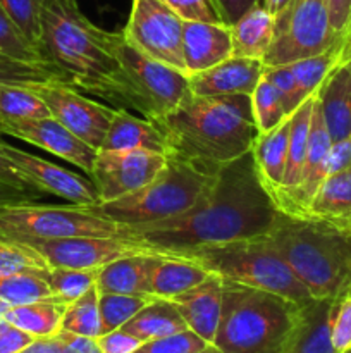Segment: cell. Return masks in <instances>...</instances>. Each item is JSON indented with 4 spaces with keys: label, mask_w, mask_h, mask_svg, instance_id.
Segmentation results:
<instances>
[{
    "label": "cell",
    "mask_w": 351,
    "mask_h": 353,
    "mask_svg": "<svg viewBox=\"0 0 351 353\" xmlns=\"http://www.w3.org/2000/svg\"><path fill=\"white\" fill-rule=\"evenodd\" d=\"M279 214L281 209L260 179L250 150L222 165L191 209L157 223L123 226L119 238L155 254L179 255L202 247L265 236Z\"/></svg>",
    "instance_id": "cell-1"
},
{
    "label": "cell",
    "mask_w": 351,
    "mask_h": 353,
    "mask_svg": "<svg viewBox=\"0 0 351 353\" xmlns=\"http://www.w3.org/2000/svg\"><path fill=\"white\" fill-rule=\"evenodd\" d=\"M119 31L93 24L76 0H43L40 52L64 81L114 109H127L123 68L116 55Z\"/></svg>",
    "instance_id": "cell-2"
},
{
    "label": "cell",
    "mask_w": 351,
    "mask_h": 353,
    "mask_svg": "<svg viewBox=\"0 0 351 353\" xmlns=\"http://www.w3.org/2000/svg\"><path fill=\"white\" fill-rule=\"evenodd\" d=\"M169 154L209 172L236 161L253 148L258 137L250 95H193L157 123Z\"/></svg>",
    "instance_id": "cell-3"
},
{
    "label": "cell",
    "mask_w": 351,
    "mask_h": 353,
    "mask_svg": "<svg viewBox=\"0 0 351 353\" xmlns=\"http://www.w3.org/2000/svg\"><path fill=\"white\" fill-rule=\"evenodd\" d=\"M267 238L312 299L336 300L351 292L350 228L281 210Z\"/></svg>",
    "instance_id": "cell-4"
},
{
    "label": "cell",
    "mask_w": 351,
    "mask_h": 353,
    "mask_svg": "<svg viewBox=\"0 0 351 353\" xmlns=\"http://www.w3.org/2000/svg\"><path fill=\"white\" fill-rule=\"evenodd\" d=\"M303 305L275 293L224 281L215 345L222 353H284Z\"/></svg>",
    "instance_id": "cell-5"
},
{
    "label": "cell",
    "mask_w": 351,
    "mask_h": 353,
    "mask_svg": "<svg viewBox=\"0 0 351 353\" xmlns=\"http://www.w3.org/2000/svg\"><path fill=\"white\" fill-rule=\"evenodd\" d=\"M215 172L167 154V164L138 192L123 199L89 205L86 209L119 226H138L176 217L191 209L210 188Z\"/></svg>",
    "instance_id": "cell-6"
},
{
    "label": "cell",
    "mask_w": 351,
    "mask_h": 353,
    "mask_svg": "<svg viewBox=\"0 0 351 353\" xmlns=\"http://www.w3.org/2000/svg\"><path fill=\"white\" fill-rule=\"evenodd\" d=\"M176 257L188 259L212 274L220 276L227 283L265 290L298 305H306L315 300L272 247L267 234L213 247H202Z\"/></svg>",
    "instance_id": "cell-7"
},
{
    "label": "cell",
    "mask_w": 351,
    "mask_h": 353,
    "mask_svg": "<svg viewBox=\"0 0 351 353\" xmlns=\"http://www.w3.org/2000/svg\"><path fill=\"white\" fill-rule=\"evenodd\" d=\"M116 55L123 68L127 110L157 123L189 95V78L184 72L147 57L131 47L119 31Z\"/></svg>",
    "instance_id": "cell-8"
},
{
    "label": "cell",
    "mask_w": 351,
    "mask_h": 353,
    "mask_svg": "<svg viewBox=\"0 0 351 353\" xmlns=\"http://www.w3.org/2000/svg\"><path fill=\"white\" fill-rule=\"evenodd\" d=\"M120 228L114 221L89 212L79 205H41L17 203L0 209V241L14 243L26 238L67 236H119Z\"/></svg>",
    "instance_id": "cell-9"
},
{
    "label": "cell",
    "mask_w": 351,
    "mask_h": 353,
    "mask_svg": "<svg viewBox=\"0 0 351 353\" xmlns=\"http://www.w3.org/2000/svg\"><path fill=\"white\" fill-rule=\"evenodd\" d=\"M274 17L275 31L265 65H289L322 54L344 37L330 24L326 0H292Z\"/></svg>",
    "instance_id": "cell-10"
},
{
    "label": "cell",
    "mask_w": 351,
    "mask_h": 353,
    "mask_svg": "<svg viewBox=\"0 0 351 353\" xmlns=\"http://www.w3.org/2000/svg\"><path fill=\"white\" fill-rule=\"evenodd\" d=\"M184 21L164 0H131L123 37L147 57L184 72L182 61ZM188 76V74H186Z\"/></svg>",
    "instance_id": "cell-11"
},
{
    "label": "cell",
    "mask_w": 351,
    "mask_h": 353,
    "mask_svg": "<svg viewBox=\"0 0 351 353\" xmlns=\"http://www.w3.org/2000/svg\"><path fill=\"white\" fill-rule=\"evenodd\" d=\"M28 88L43 100L54 119L89 147L100 150L116 110L114 107L96 102L62 79L31 83Z\"/></svg>",
    "instance_id": "cell-12"
},
{
    "label": "cell",
    "mask_w": 351,
    "mask_h": 353,
    "mask_svg": "<svg viewBox=\"0 0 351 353\" xmlns=\"http://www.w3.org/2000/svg\"><path fill=\"white\" fill-rule=\"evenodd\" d=\"M167 164V155L145 150H98L89 179L98 193V203L112 202L138 192Z\"/></svg>",
    "instance_id": "cell-13"
},
{
    "label": "cell",
    "mask_w": 351,
    "mask_h": 353,
    "mask_svg": "<svg viewBox=\"0 0 351 353\" xmlns=\"http://www.w3.org/2000/svg\"><path fill=\"white\" fill-rule=\"evenodd\" d=\"M26 245L45 259L48 268L98 271L124 255L148 252L141 245L124 238L109 236H67V238H26L14 241Z\"/></svg>",
    "instance_id": "cell-14"
},
{
    "label": "cell",
    "mask_w": 351,
    "mask_h": 353,
    "mask_svg": "<svg viewBox=\"0 0 351 353\" xmlns=\"http://www.w3.org/2000/svg\"><path fill=\"white\" fill-rule=\"evenodd\" d=\"M2 152L12 162L14 168L43 193L58 196L72 205L89 207L100 202L98 193L92 179L69 171L55 162H48L38 155L17 148L2 140Z\"/></svg>",
    "instance_id": "cell-15"
},
{
    "label": "cell",
    "mask_w": 351,
    "mask_h": 353,
    "mask_svg": "<svg viewBox=\"0 0 351 353\" xmlns=\"http://www.w3.org/2000/svg\"><path fill=\"white\" fill-rule=\"evenodd\" d=\"M0 131L7 137L17 138V140H23L26 143L50 152L55 157L81 169L86 176H89L92 172L93 161L98 152L96 148L85 143L81 138L76 137L74 133H71L54 117L0 123Z\"/></svg>",
    "instance_id": "cell-16"
},
{
    "label": "cell",
    "mask_w": 351,
    "mask_h": 353,
    "mask_svg": "<svg viewBox=\"0 0 351 353\" xmlns=\"http://www.w3.org/2000/svg\"><path fill=\"white\" fill-rule=\"evenodd\" d=\"M265 64L260 59L231 55L213 68L188 76L193 95H251L264 78Z\"/></svg>",
    "instance_id": "cell-17"
},
{
    "label": "cell",
    "mask_w": 351,
    "mask_h": 353,
    "mask_svg": "<svg viewBox=\"0 0 351 353\" xmlns=\"http://www.w3.org/2000/svg\"><path fill=\"white\" fill-rule=\"evenodd\" d=\"M224 279L210 272L200 285L171 299L189 331L212 345L222 312Z\"/></svg>",
    "instance_id": "cell-18"
},
{
    "label": "cell",
    "mask_w": 351,
    "mask_h": 353,
    "mask_svg": "<svg viewBox=\"0 0 351 353\" xmlns=\"http://www.w3.org/2000/svg\"><path fill=\"white\" fill-rule=\"evenodd\" d=\"M233 55L231 28L224 23L184 21L182 26V61L186 74L191 76L213 68Z\"/></svg>",
    "instance_id": "cell-19"
},
{
    "label": "cell",
    "mask_w": 351,
    "mask_h": 353,
    "mask_svg": "<svg viewBox=\"0 0 351 353\" xmlns=\"http://www.w3.org/2000/svg\"><path fill=\"white\" fill-rule=\"evenodd\" d=\"M317 102L332 143L351 138V43L350 54L317 90Z\"/></svg>",
    "instance_id": "cell-20"
},
{
    "label": "cell",
    "mask_w": 351,
    "mask_h": 353,
    "mask_svg": "<svg viewBox=\"0 0 351 353\" xmlns=\"http://www.w3.org/2000/svg\"><path fill=\"white\" fill-rule=\"evenodd\" d=\"M100 150H145L167 155L169 145L157 124L127 109H116Z\"/></svg>",
    "instance_id": "cell-21"
},
{
    "label": "cell",
    "mask_w": 351,
    "mask_h": 353,
    "mask_svg": "<svg viewBox=\"0 0 351 353\" xmlns=\"http://www.w3.org/2000/svg\"><path fill=\"white\" fill-rule=\"evenodd\" d=\"M155 261V252H140L116 259L96 271V288L100 293L150 296L148 285Z\"/></svg>",
    "instance_id": "cell-22"
},
{
    "label": "cell",
    "mask_w": 351,
    "mask_h": 353,
    "mask_svg": "<svg viewBox=\"0 0 351 353\" xmlns=\"http://www.w3.org/2000/svg\"><path fill=\"white\" fill-rule=\"evenodd\" d=\"M289 128H291V121L286 117L274 130L258 134L251 148L260 179L274 196V200L284 181L289 152Z\"/></svg>",
    "instance_id": "cell-23"
},
{
    "label": "cell",
    "mask_w": 351,
    "mask_h": 353,
    "mask_svg": "<svg viewBox=\"0 0 351 353\" xmlns=\"http://www.w3.org/2000/svg\"><path fill=\"white\" fill-rule=\"evenodd\" d=\"M303 216L351 230V168L326 176Z\"/></svg>",
    "instance_id": "cell-24"
},
{
    "label": "cell",
    "mask_w": 351,
    "mask_h": 353,
    "mask_svg": "<svg viewBox=\"0 0 351 353\" xmlns=\"http://www.w3.org/2000/svg\"><path fill=\"white\" fill-rule=\"evenodd\" d=\"M229 28L233 55L264 61L275 31V17L268 12L264 2L246 10Z\"/></svg>",
    "instance_id": "cell-25"
},
{
    "label": "cell",
    "mask_w": 351,
    "mask_h": 353,
    "mask_svg": "<svg viewBox=\"0 0 351 353\" xmlns=\"http://www.w3.org/2000/svg\"><path fill=\"white\" fill-rule=\"evenodd\" d=\"M209 274L210 272L206 269L188 259L157 254V261L150 274V285H148L150 296L171 300L200 285Z\"/></svg>",
    "instance_id": "cell-26"
},
{
    "label": "cell",
    "mask_w": 351,
    "mask_h": 353,
    "mask_svg": "<svg viewBox=\"0 0 351 353\" xmlns=\"http://www.w3.org/2000/svg\"><path fill=\"white\" fill-rule=\"evenodd\" d=\"M334 300H312L303 305L295 336L284 353H336L330 341Z\"/></svg>",
    "instance_id": "cell-27"
},
{
    "label": "cell",
    "mask_w": 351,
    "mask_h": 353,
    "mask_svg": "<svg viewBox=\"0 0 351 353\" xmlns=\"http://www.w3.org/2000/svg\"><path fill=\"white\" fill-rule=\"evenodd\" d=\"M120 330L127 331L145 343V341L181 333L188 330V326L174 302L165 299H153Z\"/></svg>",
    "instance_id": "cell-28"
},
{
    "label": "cell",
    "mask_w": 351,
    "mask_h": 353,
    "mask_svg": "<svg viewBox=\"0 0 351 353\" xmlns=\"http://www.w3.org/2000/svg\"><path fill=\"white\" fill-rule=\"evenodd\" d=\"M65 303L57 300H41V302L9 307L3 314V319L38 340V338H52L61 331Z\"/></svg>",
    "instance_id": "cell-29"
},
{
    "label": "cell",
    "mask_w": 351,
    "mask_h": 353,
    "mask_svg": "<svg viewBox=\"0 0 351 353\" xmlns=\"http://www.w3.org/2000/svg\"><path fill=\"white\" fill-rule=\"evenodd\" d=\"M348 54H350V31H346L344 37L341 38L334 47H330L329 50L289 64L292 76H295L296 79V85H298L301 99L306 100L308 97L315 95L317 90L320 88V85H322L323 81H326L327 76L332 72V69L336 68Z\"/></svg>",
    "instance_id": "cell-30"
},
{
    "label": "cell",
    "mask_w": 351,
    "mask_h": 353,
    "mask_svg": "<svg viewBox=\"0 0 351 353\" xmlns=\"http://www.w3.org/2000/svg\"><path fill=\"white\" fill-rule=\"evenodd\" d=\"M315 95L308 97L295 112L289 116L291 128H289V152H288V164H286L284 181H282L281 190L275 195V202L281 195L291 192L299 181L303 164L306 157V147H308V133L310 123H312V110Z\"/></svg>",
    "instance_id": "cell-31"
},
{
    "label": "cell",
    "mask_w": 351,
    "mask_h": 353,
    "mask_svg": "<svg viewBox=\"0 0 351 353\" xmlns=\"http://www.w3.org/2000/svg\"><path fill=\"white\" fill-rule=\"evenodd\" d=\"M52 117L43 100L23 85H0V123L33 121Z\"/></svg>",
    "instance_id": "cell-32"
},
{
    "label": "cell",
    "mask_w": 351,
    "mask_h": 353,
    "mask_svg": "<svg viewBox=\"0 0 351 353\" xmlns=\"http://www.w3.org/2000/svg\"><path fill=\"white\" fill-rule=\"evenodd\" d=\"M40 272L41 271L17 272V274L0 276V302L9 307H16L31 302H41V300H57Z\"/></svg>",
    "instance_id": "cell-33"
},
{
    "label": "cell",
    "mask_w": 351,
    "mask_h": 353,
    "mask_svg": "<svg viewBox=\"0 0 351 353\" xmlns=\"http://www.w3.org/2000/svg\"><path fill=\"white\" fill-rule=\"evenodd\" d=\"M100 292L96 285L89 292L79 296L74 302L67 303L62 316V331L79 334V336L98 338L102 336V319L98 307Z\"/></svg>",
    "instance_id": "cell-34"
},
{
    "label": "cell",
    "mask_w": 351,
    "mask_h": 353,
    "mask_svg": "<svg viewBox=\"0 0 351 353\" xmlns=\"http://www.w3.org/2000/svg\"><path fill=\"white\" fill-rule=\"evenodd\" d=\"M61 303H71L96 285V271L50 268L40 272Z\"/></svg>",
    "instance_id": "cell-35"
},
{
    "label": "cell",
    "mask_w": 351,
    "mask_h": 353,
    "mask_svg": "<svg viewBox=\"0 0 351 353\" xmlns=\"http://www.w3.org/2000/svg\"><path fill=\"white\" fill-rule=\"evenodd\" d=\"M150 300L153 299L141 295H123V293H100L98 307L100 319H102V334L123 327Z\"/></svg>",
    "instance_id": "cell-36"
},
{
    "label": "cell",
    "mask_w": 351,
    "mask_h": 353,
    "mask_svg": "<svg viewBox=\"0 0 351 353\" xmlns=\"http://www.w3.org/2000/svg\"><path fill=\"white\" fill-rule=\"evenodd\" d=\"M250 99L251 112H253V119L255 124H257L258 134L274 130L286 117H289L284 105H282V100L279 97L277 90L270 85V81L267 78L260 79V83L253 90Z\"/></svg>",
    "instance_id": "cell-37"
},
{
    "label": "cell",
    "mask_w": 351,
    "mask_h": 353,
    "mask_svg": "<svg viewBox=\"0 0 351 353\" xmlns=\"http://www.w3.org/2000/svg\"><path fill=\"white\" fill-rule=\"evenodd\" d=\"M62 79L64 76L57 68L45 62H21L14 59L0 55V85H23L28 86L31 83L47 81V79Z\"/></svg>",
    "instance_id": "cell-38"
},
{
    "label": "cell",
    "mask_w": 351,
    "mask_h": 353,
    "mask_svg": "<svg viewBox=\"0 0 351 353\" xmlns=\"http://www.w3.org/2000/svg\"><path fill=\"white\" fill-rule=\"evenodd\" d=\"M0 6L9 14L14 24L19 28L24 38L40 52L43 0H0Z\"/></svg>",
    "instance_id": "cell-39"
},
{
    "label": "cell",
    "mask_w": 351,
    "mask_h": 353,
    "mask_svg": "<svg viewBox=\"0 0 351 353\" xmlns=\"http://www.w3.org/2000/svg\"><path fill=\"white\" fill-rule=\"evenodd\" d=\"M0 54L21 62H45L43 55L24 38L9 14L0 6ZM52 65V64H50Z\"/></svg>",
    "instance_id": "cell-40"
},
{
    "label": "cell",
    "mask_w": 351,
    "mask_h": 353,
    "mask_svg": "<svg viewBox=\"0 0 351 353\" xmlns=\"http://www.w3.org/2000/svg\"><path fill=\"white\" fill-rule=\"evenodd\" d=\"M50 269L45 259L33 248L19 243L0 241V276L17 272H38Z\"/></svg>",
    "instance_id": "cell-41"
},
{
    "label": "cell",
    "mask_w": 351,
    "mask_h": 353,
    "mask_svg": "<svg viewBox=\"0 0 351 353\" xmlns=\"http://www.w3.org/2000/svg\"><path fill=\"white\" fill-rule=\"evenodd\" d=\"M206 347L209 343L205 340L196 336L193 331L184 330L171 336L145 341L134 353H198Z\"/></svg>",
    "instance_id": "cell-42"
},
{
    "label": "cell",
    "mask_w": 351,
    "mask_h": 353,
    "mask_svg": "<svg viewBox=\"0 0 351 353\" xmlns=\"http://www.w3.org/2000/svg\"><path fill=\"white\" fill-rule=\"evenodd\" d=\"M330 341L336 353L351 352V292L334 300L330 316Z\"/></svg>",
    "instance_id": "cell-43"
},
{
    "label": "cell",
    "mask_w": 351,
    "mask_h": 353,
    "mask_svg": "<svg viewBox=\"0 0 351 353\" xmlns=\"http://www.w3.org/2000/svg\"><path fill=\"white\" fill-rule=\"evenodd\" d=\"M264 78H267L270 85L277 90L288 116H291L305 102L299 95L298 85L289 65H265Z\"/></svg>",
    "instance_id": "cell-44"
},
{
    "label": "cell",
    "mask_w": 351,
    "mask_h": 353,
    "mask_svg": "<svg viewBox=\"0 0 351 353\" xmlns=\"http://www.w3.org/2000/svg\"><path fill=\"white\" fill-rule=\"evenodd\" d=\"M182 21L196 23H222L213 0H164Z\"/></svg>",
    "instance_id": "cell-45"
},
{
    "label": "cell",
    "mask_w": 351,
    "mask_h": 353,
    "mask_svg": "<svg viewBox=\"0 0 351 353\" xmlns=\"http://www.w3.org/2000/svg\"><path fill=\"white\" fill-rule=\"evenodd\" d=\"M96 341H98V347L102 353H134L143 343L136 336L120 330V327L116 331H110V333L102 334V336L96 338Z\"/></svg>",
    "instance_id": "cell-46"
},
{
    "label": "cell",
    "mask_w": 351,
    "mask_h": 353,
    "mask_svg": "<svg viewBox=\"0 0 351 353\" xmlns=\"http://www.w3.org/2000/svg\"><path fill=\"white\" fill-rule=\"evenodd\" d=\"M36 338L24 333L2 317L0 319V353H21Z\"/></svg>",
    "instance_id": "cell-47"
},
{
    "label": "cell",
    "mask_w": 351,
    "mask_h": 353,
    "mask_svg": "<svg viewBox=\"0 0 351 353\" xmlns=\"http://www.w3.org/2000/svg\"><path fill=\"white\" fill-rule=\"evenodd\" d=\"M0 181L7 183V185H12L16 188L24 190V192L36 193V195H43V192L34 188L19 171L12 165V162L6 157V154L2 152V131H0Z\"/></svg>",
    "instance_id": "cell-48"
},
{
    "label": "cell",
    "mask_w": 351,
    "mask_h": 353,
    "mask_svg": "<svg viewBox=\"0 0 351 353\" xmlns=\"http://www.w3.org/2000/svg\"><path fill=\"white\" fill-rule=\"evenodd\" d=\"M264 0H213V6H215L217 12H219L220 21L227 26L236 23L241 16H243L246 10H250L251 7L262 3Z\"/></svg>",
    "instance_id": "cell-49"
},
{
    "label": "cell",
    "mask_w": 351,
    "mask_h": 353,
    "mask_svg": "<svg viewBox=\"0 0 351 353\" xmlns=\"http://www.w3.org/2000/svg\"><path fill=\"white\" fill-rule=\"evenodd\" d=\"M351 168V138L334 141L327 155V176Z\"/></svg>",
    "instance_id": "cell-50"
},
{
    "label": "cell",
    "mask_w": 351,
    "mask_h": 353,
    "mask_svg": "<svg viewBox=\"0 0 351 353\" xmlns=\"http://www.w3.org/2000/svg\"><path fill=\"white\" fill-rule=\"evenodd\" d=\"M330 24L337 33H346L351 26V0H326Z\"/></svg>",
    "instance_id": "cell-51"
},
{
    "label": "cell",
    "mask_w": 351,
    "mask_h": 353,
    "mask_svg": "<svg viewBox=\"0 0 351 353\" xmlns=\"http://www.w3.org/2000/svg\"><path fill=\"white\" fill-rule=\"evenodd\" d=\"M43 195H36V193L24 192V190L16 188L12 185L0 181V209L7 205H17V203H31L40 200Z\"/></svg>",
    "instance_id": "cell-52"
},
{
    "label": "cell",
    "mask_w": 351,
    "mask_h": 353,
    "mask_svg": "<svg viewBox=\"0 0 351 353\" xmlns=\"http://www.w3.org/2000/svg\"><path fill=\"white\" fill-rule=\"evenodd\" d=\"M21 353H72L57 338V334L52 338H38L33 343L28 345Z\"/></svg>",
    "instance_id": "cell-53"
},
{
    "label": "cell",
    "mask_w": 351,
    "mask_h": 353,
    "mask_svg": "<svg viewBox=\"0 0 351 353\" xmlns=\"http://www.w3.org/2000/svg\"><path fill=\"white\" fill-rule=\"evenodd\" d=\"M291 2L292 0H264L265 7H267V10L272 16H277V14L281 12V10H284Z\"/></svg>",
    "instance_id": "cell-54"
},
{
    "label": "cell",
    "mask_w": 351,
    "mask_h": 353,
    "mask_svg": "<svg viewBox=\"0 0 351 353\" xmlns=\"http://www.w3.org/2000/svg\"><path fill=\"white\" fill-rule=\"evenodd\" d=\"M198 353H222V352H220L219 348L215 347V345H209V347L203 348V350L198 352Z\"/></svg>",
    "instance_id": "cell-55"
},
{
    "label": "cell",
    "mask_w": 351,
    "mask_h": 353,
    "mask_svg": "<svg viewBox=\"0 0 351 353\" xmlns=\"http://www.w3.org/2000/svg\"><path fill=\"white\" fill-rule=\"evenodd\" d=\"M7 309H9V305H6V303H3V302H0V319H2L3 314H6Z\"/></svg>",
    "instance_id": "cell-56"
},
{
    "label": "cell",
    "mask_w": 351,
    "mask_h": 353,
    "mask_svg": "<svg viewBox=\"0 0 351 353\" xmlns=\"http://www.w3.org/2000/svg\"><path fill=\"white\" fill-rule=\"evenodd\" d=\"M348 31H350V43H351V26L348 28Z\"/></svg>",
    "instance_id": "cell-57"
},
{
    "label": "cell",
    "mask_w": 351,
    "mask_h": 353,
    "mask_svg": "<svg viewBox=\"0 0 351 353\" xmlns=\"http://www.w3.org/2000/svg\"><path fill=\"white\" fill-rule=\"evenodd\" d=\"M348 353H351V352H348Z\"/></svg>",
    "instance_id": "cell-58"
},
{
    "label": "cell",
    "mask_w": 351,
    "mask_h": 353,
    "mask_svg": "<svg viewBox=\"0 0 351 353\" xmlns=\"http://www.w3.org/2000/svg\"><path fill=\"white\" fill-rule=\"evenodd\" d=\"M0 55H2V54H0Z\"/></svg>",
    "instance_id": "cell-59"
}]
</instances>
